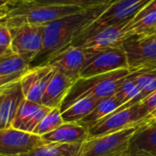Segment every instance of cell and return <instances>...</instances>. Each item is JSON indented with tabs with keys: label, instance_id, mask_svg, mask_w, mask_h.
I'll use <instances>...</instances> for the list:
<instances>
[{
	"label": "cell",
	"instance_id": "6da1fadb",
	"mask_svg": "<svg viewBox=\"0 0 156 156\" xmlns=\"http://www.w3.org/2000/svg\"><path fill=\"white\" fill-rule=\"evenodd\" d=\"M113 1L93 8L83 9L45 25L42 49L30 62L29 69L47 65L53 57L69 47L76 36L96 20Z\"/></svg>",
	"mask_w": 156,
	"mask_h": 156
},
{
	"label": "cell",
	"instance_id": "7a4b0ae2",
	"mask_svg": "<svg viewBox=\"0 0 156 156\" xmlns=\"http://www.w3.org/2000/svg\"><path fill=\"white\" fill-rule=\"evenodd\" d=\"M133 70L123 69L90 78H80L74 82L60 106L62 112L76 101L85 98L104 99L114 95L124 78Z\"/></svg>",
	"mask_w": 156,
	"mask_h": 156
},
{
	"label": "cell",
	"instance_id": "3957f363",
	"mask_svg": "<svg viewBox=\"0 0 156 156\" xmlns=\"http://www.w3.org/2000/svg\"><path fill=\"white\" fill-rule=\"evenodd\" d=\"M152 0H114L91 24L83 28L69 46L80 47L97 32L125 21H132Z\"/></svg>",
	"mask_w": 156,
	"mask_h": 156
},
{
	"label": "cell",
	"instance_id": "277c9868",
	"mask_svg": "<svg viewBox=\"0 0 156 156\" xmlns=\"http://www.w3.org/2000/svg\"><path fill=\"white\" fill-rule=\"evenodd\" d=\"M83 10L74 5H24L16 4L8 7L5 24L9 28L25 24L47 25L64 16Z\"/></svg>",
	"mask_w": 156,
	"mask_h": 156
},
{
	"label": "cell",
	"instance_id": "5b68a950",
	"mask_svg": "<svg viewBox=\"0 0 156 156\" xmlns=\"http://www.w3.org/2000/svg\"><path fill=\"white\" fill-rule=\"evenodd\" d=\"M151 119L111 134L88 139L82 144V156H125L135 134Z\"/></svg>",
	"mask_w": 156,
	"mask_h": 156
},
{
	"label": "cell",
	"instance_id": "8992f818",
	"mask_svg": "<svg viewBox=\"0 0 156 156\" xmlns=\"http://www.w3.org/2000/svg\"><path fill=\"white\" fill-rule=\"evenodd\" d=\"M101 49L69 46L53 57L47 65L63 73L72 80L80 78L82 70Z\"/></svg>",
	"mask_w": 156,
	"mask_h": 156
},
{
	"label": "cell",
	"instance_id": "52a82bcc",
	"mask_svg": "<svg viewBox=\"0 0 156 156\" xmlns=\"http://www.w3.org/2000/svg\"><path fill=\"white\" fill-rule=\"evenodd\" d=\"M12 35L10 49L30 62L41 51L45 25L25 24L9 28Z\"/></svg>",
	"mask_w": 156,
	"mask_h": 156
},
{
	"label": "cell",
	"instance_id": "ba28073f",
	"mask_svg": "<svg viewBox=\"0 0 156 156\" xmlns=\"http://www.w3.org/2000/svg\"><path fill=\"white\" fill-rule=\"evenodd\" d=\"M148 119H151V117L146 118L143 115L138 103L121 112H113L99 121L89 129L88 139L111 134L133 126Z\"/></svg>",
	"mask_w": 156,
	"mask_h": 156
},
{
	"label": "cell",
	"instance_id": "9c48e42d",
	"mask_svg": "<svg viewBox=\"0 0 156 156\" xmlns=\"http://www.w3.org/2000/svg\"><path fill=\"white\" fill-rule=\"evenodd\" d=\"M122 47L131 69L156 66V35H133L124 40Z\"/></svg>",
	"mask_w": 156,
	"mask_h": 156
},
{
	"label": "cell",
	"instance_id": "30bf717a",
	"mask_svg": "<svg viewBox=\"0 0 156 156\" xmlns=\"http://www.w3.org/2000/svg\"><path fill=\"white\" fill-rule=\"evenodd\" d=\"M123 69H130L123 47L105 48L101 49L86 66L80 78H90Z\"/></svg>",
	"mask_w": 156,
	"mask_h": 156
},
{
	"label": "cell",
	"instance_id": "8fae6325",
	"mask_svg": "<svg viewBox=\"0 0 156 156\" xmlns=\"http://www.w3.org/2000/svg\"><path fill=\"white\" fill-rule=\"evenodd\" d=\"M43 144L40 136L15 129H0V155L19 156Z\"/></svg>",
	"mask_w": 156,
	"mask_h": 156
},
{
	"label": "cell",
	"instance_id": "7c38bea8",
	"mask_svg": "<svg viewBox=\"0 0 156 156\" xmlns=\"http://www.w3.org/2000/svg\"><path fill=\"white\" fill-rule=\"evenodd\" d=\"M55 71L49 65L27 69L19 80L24 98L41 104L42 97Z\"/></svg>",
	"mask_w": 156,
	"mask_h": 156
},
{
	"label": "cell",
	"instance_id": "4fadbf2b",
	"mask_svg": "<svg viewBox=\"0 0 156 156\" xmlns=\"http://www.w3.org/2000/svg\"><path fill=\"white\" fill-rule=\"evenodd\" d=\"M133 21L132 20L108 27L88 38L80 47L105 49L122 46L124 40L133 36Z\"/></svg>",
	"mask_w": 156,
	"mask_h": 156
},
{
	"label": "cell",
	"instance_id": "5bb4252c",
	"mask_svg": "<svg viewBox=\"0 0 156 156\" xmlns=\"http://www.w3.org/2000/svg\"><path fill=\"white\" fill-rule=\"evenodd\" d=\"M49 111L50 108L48 107L24 99L17 109L12 127L33 133L34 130L37 127Z\"/></svg>",
	"mask_w": 156,
	"mask_h": 156
},
{
	"label": "cell",
	"instance_id": "9a60e30c",
	"mask_svg": "<svg viewBox=\"0 0 156 156\" xmlns=\"http://www.w3.org/2000/svg\"><path fill=\"white\" fill-rule=\"evenodd\" d=\"M88 136L89 130L79 122H64L40 137L43 144H83Z\"/></svg>",
	"mask_w": 156,
	"mask_h": 156
},
{
	"label": "cell",
	"instance_id": "2e32d148",
	"mask_svg": "<svg viewBox=\"0 0 156 156\" xmlns=\"http://www.w3.org/2000/svg\"><path fill=\"white\" fill-rule=\"evenodd\" d=\"M24 99L19 80L8 86L0 102V129L12 127L17 109Z\"/></svg>",
	"mask_w": 156,
	"mask_h": 156
},
{
	"label": "cell",
	"instance_id": "e0dca14e",
	"mask_svg": "<svg viewBox=\"0 0 156 156\" xmlns=\"http://www.w3.org/2000/svg\"><path fill=\"white\" fill-rule=\"evenodd\" d=\"M74 82V80L63 73L56 70L42 97L41 104L50 109H60L63 100L67 96Z\"/></svg>",
	"mask_w": 156,
	"mask_h": 156
},
{
	"label": "cell",
	"instance_id": "ac0fdd59",
	"mask_svg": "<svg viewBox=\"0 0 156 156\" xmlns=\"http://www.w3.org/2000/svg\"><path fill=\"white\" fill-rule=\"evenodd\" d=\"M82 144H43L19 156H82Z\"/></svg>",
	"mask_w": 156,
	"mask_h": 156
},
{
	"label": "cell",
	"instance_id": "d6986e66",
	"mask_svg": "<svg viewBox=\"0 0 156 156\" xmlns=\"http://www.w3.org/2000/svg\"><path fill=\"white\" fill-rule=\"evenodd\" d=\"M102 99L85 98L80 100L61 112L65 122H79L87 117L101 102Z\"/></svg>",
	"mask_w": 156,
	"mask_h": 156
},
{
	"label": "cell",
	"instance_id": "ffe728a7",
	"mask_svg": "<svg viewBox=\"0 0 156 156\" xmlns=\"http://www.w3.org/2000/svg\"><path fill=\"white\" fill-rule=\"evenodd\" d=\"M122 105V103L116 98L115 95L104 98L101 101L98 106L87 117L80 121L79 123L89 130L91 126L96 124L99 121L105 118L109 114L115 112Z\"/></svg>",
	"mask_w": 156,
	"mask_h": 156
},
{
	"label": "cell",
	"instance_id": "44dd1931",
	"mask_svg": "<svg viewBox=\"0 0 156 156\" xmlns=\"http://www.w3.org/2000/svg\"><path fill=\"white\" fill-rule=\"evenodd\" d=\"M27 69H29V61L10 48L0 56V77L26 72Z\"/></svg>",
	"mask_w": 156,
	"mask_h": 156
},
{
	"label": "cell",
	"instance_id": "7402d4cb",
	"mask_svg": "<svg viewBox=\"0 0 156 156\" xmlns=\"http://www.w3.org/2000/svg\"><path fill=\"white\" fill-rule=\"evenodd\" d=\"M147 123L133 137L131 149L144 150L156 156V129L148 127Z\"/></svg>",
	"mask_w": 156,
	"mask_h": 156
},
{
	"label": "cell",
	"instance_id": "603a6c76",
	"mask_svg": "<svg viewBox=\"0 0 156 156\" xmlns=\"http://www.w3.org/2000/svg\"><path fill=\"white\" fill-rule=\"evenodd\" d=\"M112 0H24L17 4L24 5H74L82 9L93 8L110 3ZM16 5V4H14Z\"/></svg>",
	"mask_w": 156,
	"mask_h": 156
},
{
	"label": "cell",
	"instance_id": "cb8c5ba5",
	"mask_svg": "<svg viewBox=\"0 0 156 156\" xmlns=\"http://www.w3.org/2000/svg\"><path fill=\"white\" fill-rule=\"evenodd\" d=\"M137 71L138 69L133 70L128 76H126L117 92L114 94L116 98L122 103V105L130 101L140 92L136 83Z\"/></svg>",
	"mask_w": 156,
	"mask_h": 156
},
{
	"label": "cell",
	"instance_id": "d4e9b609",
	"mask_svg": "<svg viewBox=\"0 0 156 156\" xmlns=\"http://www.w3.org/2000/svg\"><path fill=\"white\" fill-rule=\"evenodd\" d=\"M64 122H65L62 118L60 109L59 108L50 109L48 114L44 117V119L40 122L37 127L34 130L33 133L37 136H42L44 134H47L54 131L55 129L62 125Z\"/></svg>",
	"mask_w": 156,
	"mask_h": 156
},
{
	"label": "cell",
	"instance_id": "484cf974",
	"mask_svg": "<svg viewBox=\"0 0 156 156\" xmlns=\"http://www.w3.org/2000/svg\"><path fill=\"white\" fill-rule=\"evenodd\" d=\"M154 29H156V12L149 14L133 23L132 33L133 35H147Z\"/></svg>",
	"mask_w": 156,
	"mask_h": 156
},
{
	"label": "cell",
	"instance_id": "4316f807",
	"mask_svg": "<svg viewBox=\"0 0 156 156\" xmlns=\"http://www.w3.org/2000/svg\"><path fill=\"white\" fill-rule=\"evenodd\" d=\"M140 109L144 117H151L152 113L156 109V91L149 95L140 103ZM152 118V117H151Z\"/></svg>",
	"mask_w": 156,
	"mask_h": 156
},
{
	"label": "cell",
	"instance_id": "83f0119b",
	"mask_svg": "<svg viewBox=\"0 0 156 156\" xmlns=\"http://www.w3.org/2000/svg\"><path fill=\"white\" fill-rule=\"evenodd\" d=\"M12 42V35L5 21L0 23V48L8 49Z\"/></svg>",
	"mask_w": 156,
	"mask_h": 156
},
{
	"label": "cell",
	"instance_id": "f1b7e54d",
	"mask_svg": "<svg viewBox=\"0 0 156 156\" xmlns=\"http://www.w3.org/2000/svg\"><path fill=\"white\" fill-rule=\"evenodd\" d=\"M156 12V0H152L133 19V23H135V22H137V21H139L141 18H143V17H144L145 16H147V15H149V14H152V13H154Z\"/></svg>",
	"mask_w": 156,
	"mask_h": 156
},
{
	"label": "cell",
	"instance_id": "f546056e",
	"mask_svg": "<svg viewBox=\"0 0 156 156\" xmlns=\"http://www.w3.org/2000/svg\"><path fill=\"white\" fill-rule=\"evenodd\" d=\"M25 72L22 73H17V74H14V75H9V76H4V77H0V88L8 85L10 83H13L18 80H20V78L22 77V75Z\"/></svg>",
	"mask_w": 156,
	"mask_h": 156
},
{
	"label": "cell",
	"instance_id": "4dcf8cb0",
	"mask_svg": "<svg viewBox=\"0 0 156 156\" xmlns=\"http://www.w3.org/2000/svg\"><path fill=\"white\" fill-rule=\"evenodd\" d=\"M125 156H154V154L141 149H131Z\"/></svg>",
	"mask_w": 156,
	"mask_h": 156
},
{
	"label": "cell",
	"instance_id": "1f68e13d",
	"mask_svg": "<svg viewBox=\"0 0 156 156\" xmlns=\"http://www.w3.org/2000/svg\"><path fill=\"white\" fill-rule=\"evenodd\" d=\"M12 0H0V10H8Z\"/></svg>",
	"mask_w": 156,
	"mask_h": 156
},
{
	"label": "cell",
	"instance_id": "d6a6232c",
	"mask_svg": "<svg viewBox=\"0 0 156 156\" xmlns=\"http://www.w3.org/2000/svg\"><path fill=\"white\" fill-rule=\"evenodd\" d=\"M10 84H12V83H10ZM10 84L5 85V86H4V87L0 88V102H1V101H2V99H3V96H4V94H5V92L6 89L8 88V86H9Z\"/></svg>",
	"mask_w": 156,
	"mask_h": 156
},
{
	"label": "cell",
	"instance_id": "836d02e7",
	"mask_svg": "<svg viewBox=\"0 0 156 156\" xmlns=\"http://www.w3.org/2000/svg\"><path fill=\"white\" fill-rule=\"evenodd\" d=\"M147 126L150 127V128H154V129H156V119L154 118H152L149 122L147 123Z\"/></svg>",
	"mask_w": 156,
	"mask_h": 156
},
{
	"label": "cell",
	"instance_id": "e575fe53",
	"mask_svg": "<svg viewBox=\"0 0 156 156\" xmlns=\"http://www.w3.org/2000/svg\"><path fill=\"white\" fill-rule=\"evenodd\" d=\"M4 21H6V14L3 16H0V23L1 22H4Z\"/></svg>",
	"mask_w": 156,
	"mask_h": 156
},
{
	"label": "cell",
	"instance_id": "d590c367",
	"mask_svg": "<svg viewBox=\"0 0 156 156\" xmlns=\"http://www.w3.org/2000/svg\"><path fill=\"white\" fill-rule=\"evenodd\" d=\"M6 13H7V10H0V16H5Z\"/></svg>",
	"mask_w": 156,
	"mask_h": 156
},
{
	"label": "cell",
	"instance_id": "8d00e7d4",
	"mask_svg": "<svg viewBox=\"0 0 156 156\" xmlns=\"http://www.w3.org/2000/svg\"><path fill=\"white\" fill-rule=\"evenodd\" d=\"M5 50H6V49H4V48H0V56H1V55L5 51Z\"/></svg>",
	"mask_w": 156,
	"mask_h": 156
},
{
	"label": "cell",
	"instance_id": "74e56055",
	"mask_svg": "<svg viewBox=\"0 0 156 156\" xmlns=\"http://www.w3.org/2000/svg\"><path fill=\"white\" fill-rule=\"evenodd\" d=\"M154 116H156V109H155V110H154V112L152 113V115H151V117H152V118H154Z\"/></svg>",
	"mask_w": 156,
	"mask_h": 156
},
{
	"label": "cell",
	"instance_id": "f35d334b",
	"mask_svg": "<svg viewBox=\"0 0 156 156\" xmlns=\"http://www.w3.org/2000/svg\"><path fill=\"white\" fill-rule=\"evenodd\" d=\"M150 34H154V35H156V29H154L153 32H151ZM150 34H147V35H150Z\"/></svg>",
	"mask_w": 156,
	"mask_h": 156
},
{
	"label": "cell",
	"instance_id": "ab89813d",
	"mask_svg": "<svg viewBox=\"0 0 156 156\" xmlns=\"http://www.w3.org/2000/svg\"><path fill=\"white\" fill-rule=\"evenodd\" d=\"M23 1H24V0H17V1H16V2L15 4H17V3H20V2H23ZM13 5H14V4H13Z\"/></svg>",
	"mask_w": 156,
	"mask_h": 156
},
{
	"label": "cell",
	"instance_id": "60d3db41",
	"mask_svg": "<svg viewBox=\"0 0 156 156\" xmlns=\"http://www.w3.org/2000/svg\"><path fill=\"white\" fill-rule=\"evenodd\" d=\"M16 1H17V0H12V4H11V5H13V4H15V3H16Z\"/></svg>",
	"mask_w": 156,
	"mask_h": 156
},
{
	"label": "cell",
	"instance_id": "b9f144b4",
	"mask_svg": "<svg viewBox=\"0 0 156 156\" xmlns=\"http://www.w3.org/2000/svg\"><path fill=\"white\" fill-rule=\"evenodd\" d=\"M0 156H1V155H0Z\"/></svg>",
	"mask_w": 156,
	"mask_h": 156
}]
</instances>
